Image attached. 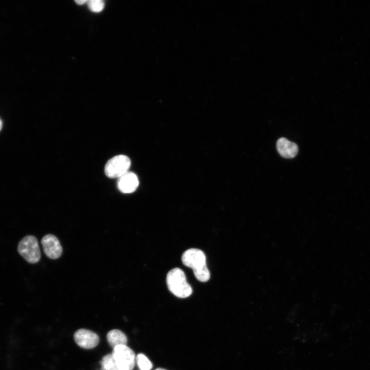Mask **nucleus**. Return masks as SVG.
<instances>
[{
    "instance_id": "nucleus-1",
    "label": "nucleus",
    "mask_w": 370,
    "mask_h": 370,
    "mask_svg": "<svg viewBox=\"0 0 370 370\" xmlns=\"http://www.w3.org/2000/svg\"><path fill=\"white\" fill-rule=\"evenodd\" d=\"M182 263L192 268L196 278L199 281L206 282L210 278V273L206 264L204 252L200 249L191 248L187 250L181 257Z\"/></svg>"
},
{
    "instance_id": "nucleus-2",
    "label": "nucleus",
    "mask_w": 370,
    "mask_h": 370,
    "mask_svg": "<svg viewBox=\"0 0 370 370\" xmlns=\"http://www.w3.org/2000/svg\"><path fill=\"white\" fill-rule=\"evenodd\" d=\"M166 284L169 290L177 297L187 298L192 293V288L187 282L185 274L179 268H173L169 271Z\"/></svg>"
},
{
    "instance_id": "nucleus-3",
    "label": "nucleus",
    "mask_w": 370,
    "mask_h": 370,
    "mask_svg": "<svg viewBox=\"0 0 370 370\" xmlns=\"http://www.w3.org/2000/svg\"><path fill=\"white\" fill-rule=\"evenodd\" d=\"M17 251L30 264L36 263L41 258L38 241L34 236L27 235L23 237L18 243Z\"/></svg>"
},
{
    "instance_id": "nucleus-4",
    "label": "nucleus",
    "mask_w": 370,
    "mask_h": 370,
    "mask_svg": "<svg viewBox=\"0 0 370 370\" xmlns=\"http://www.w3.org/2000/svg\"><path fill=\"white\" fill-rule=\"evenodd\" d=\"M131 164V160L127 156L123 155H117L106 162L104 172L109 178H118L128 172Z\"/></svg>"
},
{
    "instance_id": "nucleus-5",
    "label": "nucleus",
    "mask_w": 370,
    "mask_h": 370,
    "mask_svg": "<svg viewBox=\"0 0 370 370\" xmlns=\"http://www.w3.org/2000/svg\"><path fill=\"white\" fill-rule=\"evenodd\" d=\"M112 354L119 370L133 369L136 363V355L126 345L116 346Z\"/></svg>"
},
{
    "instance_id": "nucleus-6",
    "label": "nucleus",
    "mask_w": 370,
    "mask_h": 370,
    "mask_svg": "<svg viewBox=\"0 0 370 370\" xmlns=\"http://www.w3.org/2000/svg\"><path fill=\"white\" fill-rule=\"evenodd\" d=\"M44 252L49 258L57 259L62 255L63 249L58 238L54 235L48 234L41 240Z\"/></svg>"
},
{
    "instance_id": "nucleus-7",
    "label": "nucleus",
    "mask_w": 370,
    "mask_h": 370,
    "mask_svg": "<svg viewBox=\"0 0 370 370\" xmlns=\"http://www.w3.org/2000/svg\"><path fill=\"white\" fill-rule=\"evenodd\" d=\"M76 343L82 348L91 349L95 347L99 342L98 335L88 329H79L74 334Z\"/></svg>"
},
{
    "instance_id": "nucleus-8",
    "label": "nucleus",
    "mask_w": 370,
    "mask_h": 370,
    "mask_svg": "<svg viewBox=\"0 0 370 370\" xmlns=\"http://www.w3.org/2000/svg\"><path fill=\"white\" fill-rule=\"evenodd\" d=\"M139 184L137 176L133 172H127L119 178L117 181L119 190L123 193H131L134 192Z\"/></svg>"
},
{
    "instance_id": "nucleus-9",
    "label": "nucleus",
    "mask_w": 370,
    "mask_h": 370,
    "mask_svg": "<svg viewBox=\"0 0 370 370\" xmlns=\"http://www.w3.org/2000/svg\"><path fill=\"white\" fill-rule=\"evenodd\" d=\"M276 148L280 155L285 158H293L298 152V145L283 137L277 141Z\"/></svg>"
},
{
    "instance_id": "nucleus-10",
    "label": "nucleus",
    "mask_w": 370,
    "mask_h": 370,
    "mask_svg": "<svg viewBox=\"0 0 370 370\" xmlns=\"http://www.w3.org/2000/svg\"><path fill=\"white\" fill-rule=\"evenodd\" d=\"M106 338L108 343L113 348L119 345H126L127 342L126 336L118 329L110 330L107 333Z\"/></svg>"
},
{
    "instance_id": "nucleus-11",
    "label": "nucleus",
    "mask_w": 370,
    "mask_h": 370,
    "mask_svg": "<svg viewBox=\"0 0 370 370\" xmlns=\"http://www.w3.org/2000/svg\"><path fill=\"white\" fill-rule=\"evenodd\" d=\"M101 370H119L112 354L104 356L101 361Z\"/></svg>"
},
{
    "instance_id": "nucleus-12",
    "label": "nucleus",
    "mask_w": 370,
    "mask_h": 370,
    "mask_svg": "<svg viewBox=\"0 0 370 370\" xmlns=\"http://www.w3.org/2000/svg\"><path fill=\"white\" fill-rule=\"evenodd\" d=\"M136 362L140 370H150L153 367L151 361L142 354H139L136 356Z\"/></svg>"
},
{
    "instance_id": "nucleus-13",
    "label": "nucleus",
    "mask_w": 370,
    "mask_h": 370,
    "mask_svg": "<svg viewBox=\"0 0 370 370\" xmlns=\"http://www.w3.org/2000/svg\"><path fill=\"white\" fill-rule=\"evenodd\" d=\"M87 2L89 9L94 12L101 11L104 7V3L101 0H90Z\"/></svg>"
},
{
    "instance_id": "nucleus-14",
    "label": "nucleus",
    "mask_w": 370,
    "mask_h": 370,
    "mask_svg": "<svg viewBox=\"0 0 370 370\" xmlns=\"http://www.w3.org/2000/svg\"><path fill=\"white\" fill-rule=\"evenodd\" d=\"M87 2H88V1H86V0H77V1H75V2H76L77 4H78V5H83V4H84V3H85Z\"/></svg>"
},
{
    "instance_id": "nucleus-15",
    "label": "nucleus",
    "mask_w": 370,
    "mask_h": 370,
    "mask_svg": "<svg viewBox=\"0 0 370 370\" xmlns=\"http://www.w3.org/2000/svg\"><path fill=\"white\" fill-rule=\"evenodd\" d=\"M2 121H1V119H0V131H1V128H2Z\"/></svg>"
},
{
    "instance_id": "nucleus-16",
    "label": "nucleus",
    "mask_w": 370,
    "mask_h": 370,
    "mask_svg": "<svg viewBox=\"0 0 370 370\" xmlns=\"http://www.w3.org/2000/svg\"><path fill=\"white\" fill-rule=\"evenodd\" d=\"M155 370H166V369H165L162 368H158L156 369Z\"/></svg>"
}]
</instances>
